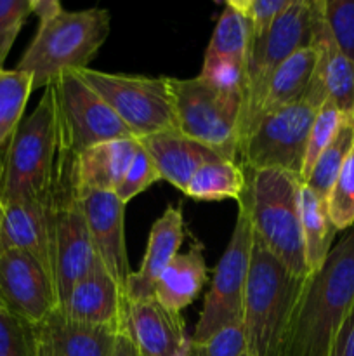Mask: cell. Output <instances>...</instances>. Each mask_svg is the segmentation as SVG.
Segmentation results:
<instances>
[{
  "instance_id": "obj_15",
  "label": "cell",
  "mask_w": 354,
  "mask_h": 356,
  "mask_svg": "<svg viewBox=\"0 0 354 356\" xmlns=\"http://www.w3.org/2000/svg\"><path fill=\"white\" fill-rule=\"evenodd\" d=\"M78 193L96 257L125 289L132 273L125 245V204L115 191L90 190Z\"/></svg>"
},
{
  "instance_id": "obj_41",
  "label": "cell",
  "mask_w": 354,
  "mask_h": 356,
  "mask_svg": "<svg viewBox=\"0 0 354 356\" xmlns=\"http://www.w3.org/2000/svg\"><path fill=\"white\" fill-rule=\"evenodd\" d=\"M113 356H139L137 350L132 344V341L128 339V336L125 332H121L117 339V346H115Z\"/></svg>"
},
{
  "instance_id": "obj_22",
  "label": "cell",
  "mask_w": 354,
  "mask_h": 356,
  "mask_svg": "<svg viewBox=\"0 0 354 356\" xmlns=\"http://www.w3.org/2000/svg\"><path fill=\"white\" fill-rule=\"evenodd\" d=\"M141 143L137 138L101 143L76 156L78 191H117Z\"/></svg>"
},
{
  "instance_id": "obj_33",
  "label": "cell",
  "mask_w": 354,
  "mask_h": 356,
  "mask_svg": "<svg viewBox=\"0 0 354 356\" xmlns=\"http://www.w3.org/2000/svg\"><path fill=\"white\" fill-rule=\"evenodd\" d=\"M323 16L339 51L354 63V0H323Z\"/></svg>"
},
{
  "instance_id": "obj_28",
  "label": "cell",
  "mask_w": 354,
  "mask_h": 356,
  "mask_svg": "<svg viewBox=\"0 0 354 356\" xmlns=\"http://www.w3.org/2000/svg\"><path fill=\"white\" fill-rule=\"evenodd\" d=\"M354 148V117H347L344 124L340 125L339 132L335 138L332 139L325 152L319 155L316 160L314 167H312L311 174H309L305 186L311 188L318 197L323 200H328V195L332 191L333 184H335L337 176L342 170L344 163H346L347 156L351 155Z\"/></svg>"
},
{
  "instance_id": "obj_23",
  "label": "cell",
  "mask_w": 354,
  "mask_h": 356,
  "mask_svg": "<svg viewBox=\"0 0 354 356\" xmlns=\"http://www.w3.org/2000/svg\"><path fill=\"white\" fill-rule=\"evenodd\" d=\"M205 245L193 238L189 249L177 254L167 266L155 287V298L165 308L180 313L193 305L207 282V263H205Z\"/></svg>"
},
{
  "instance_id": "obj_37",
  "label": "cell",
  "mask_w": 354,
  "mask_h": 356,
  "mask_svg": "<svg viewBox=\"0 0 354 356\" xmlns=\"http://www.w3.org/2000/svg\"><path fill=\"white\" fill-rule=\"evenodd\" d=\"M31 14V0H0V68Z\"/></svg>"
},
{
  "instance_id": "obj_9",
  "label": "cell",
  "mask_w": 354,
  "mask_h": 356,
  "mask_svg": "<svg viewBox=\"0 0 354 356\" xmlns=\"http://www.w3.org/2000/svg\"><path fill=\"white\" fill-rule=\"evenodd\" d=\"M80 76L103 97L134 138L177 131L169 76H142L80 70Z\"/></svg>"
},
{
  "instance_id": "obj_13",
  "label": "cell",
  "mask_w": 354,
  "mask_h": 356,
  "mask_svg": "<svg viewBox=\"0 0 354 356\" xmlns=\"http://www.w3.org/2000/svg\"><path fill=\"white\" fill-rule=\"evenodd\" d=\"M0 302L3 312L38 325L58 308L54 280L30 254L6 250L0 254Z\"/></svg>"
},
{
  "instance_id": "obj_8",
  "label": "cell",
  "mask_w": 354,
  "mask_h": 356,
  "mask_svg": "<svg viewBox=\"0 0 354 356\" xmlns=\"http://www.w3.org/2000/svg\"><path fill=\"white\" fill-rule=\"evenodd\" d=\"M49 86L54 94L58 149L78 156L101 143L134 138L78 72L61 73Z\"/></svg>"
},
{
  "instance_id": "obj_11",
  "label": "cell",
  "mask_w": 354,
  "mask_h": 356,
  "mask_svg": "<svg viewBox=\"0 0 354 356\" xmlns=\"http://www.w3.org/2000/svg\"><path fill=\"white\" fill-rule=\"evenodd\" d=\"M312 45V3L311 0H292L290 6L260 37L253 38L246 65V89L243 99V132L252 122L264 87L274 72L297 51Z\"/></svg>"
},
{
  "instance_id": "obj_1",
  "label": "cell",
  "mask_w": 354,
  "mask_h": 356,
  "mask_svg": "<svg viewBox=\"0 0 354 356\" xmlns=\"http://www.w3.org/2000/svg\"><path fill=\"white\" fill-rule=\"evenodd\" d=\"M354 309V226L332 247L321 268L305 277L281 356H328Z\"/></svg>"
},
{
  "instance_id": "obj_7",
  "label": "cell",
  "mask_w": 354,
  "mask_h": 356,
  "mask_svg": "<svg viewBox=\"0 0 354 356\" xmlns=\"http://www.w3.org/2000/svg\"><path fill=\"white\" fill-rule=\"evenodd\" d=\"M169 86L177 131L207 146L222 160L236 162L243 115L242 94L215 89L200 76H169Z\"/></svg>"
},
{
  "instance_id": "obj_17",
  "label": "cell",
  "mask_w": 354,
  "mask_h": 356,
  "mask_svg": "<svg viewBox=\"0 0 354 356\" xmlns=\"http://www.w3.org/2000/svg\"><path fill=\"white\" fill-rule=\"evenodd\" d=\"M125 334L139 356H187L191 341L180 313L165 308L156 298L127 301Z\"/></svg>"
},
{
  "instance_id": "obj_34",
  "label": "cell",
  "mask_w": 354,
  "mask_h": 356,
  "mask_svg": "<svg viewBox=\"0 0 354 356\" xmlns=\"http://www.w3.org/2000/svg\"><path fill=\"white\" fill-rule=\"evenodd\" d=\"M0 356H38L35 325L0 312Z\"/></svg>"
},
{
  "instance_id": "obj_36",
  "label": "cell",
  "mask_w": 354,
  "mask_h": 356,
  "mask_svg": "<svg viewBox=\"0 0 354 356\" xmlns=\"http://www.w3.org/2000/svg\"><path fill=\"white\" fill-rule=\"evenodd\" d=\"M246 341L242 325L219 330L208 339L194 343L189 341L187 356H245Z\"/></svg>"
},
{
  "instance_id": "obj_16",
  "label": "cell",
  "mask_w": 354,
  "mask_h": 356,
  "mask_svg": "<svg viewBox=\"0 0 354 356\" xmlns=\"http://www.w3.org/2000/svg\"><path fill=\"white\" fill-rule=\"evenodd\" d=\"M6 250L30 254L54 280L51 191L44 197L3 202L0 254Z\"/></svg>"
},
{
  "instance_id": "obj_26",
  "label": "cell",
  "mask_w": 354,
  "mask_h": 356,
  "mask_svg": "<svg viewBox=\"0 0 354 356\" xmlns=\"http://www.w3.org/2000/svg\"><path fill=\"white\" fill-rule=\"evenodd\" d=\"M245 188V172L242 165L229 160L205 163L187 183L184 195L198 202L239 200Z\"/></svg>"
},
{
  "instance_id": "obj_5",
  "label": "cell",
  "mask_w": 354,
  "mask_h": 356,
  "mask_svg": "<svg viewBox=\"0 0 354 356\" xmlns=\"http://www.w3.org/2000/svg\"><path fill=\"white\" fill-rule=\"evenodd\" d=\"M58 160V120L51 86L10 138L2 160L0 198L44 197L51 191Z\"/></svg>"
},
{
  "instance_id": "obj_42",
  "label": "cell",
  "mask_w": 354,
  "mask_h": 356,
  "mask_svg": "<svg viewBox=\"0 0 354 356\" xmlns=\"http://www.w3.org/2000/svg\"><path fill=\"white\" fill-rule=\"evenodd\" d=\"M37 341H38V339H37ZM38 356H52L51 351H49L47 348H45L44 344L40 343V341H38Z\"/></svg>"
},
{
  "instance_id": "obj_10",
  "label": "cell",
  "mask_w": 354,
  "mask_h": 356,
  "mask_svg": "<svg viewBox=\"0 0 354 356\" xmlns=\"http://www.w3.org/2000/svg\"><path fill=\"white\" fill-rule=\"evenodd\" d=\"M316 113V108L298 101L257 118L239 139L242 169H276L301 177Z\"/></svg>"
},
{
  "instance_id": "obj_35",
  "label": "cell",
  "mask_w": 354,
  "mask_h": 356,
  "mask_svg": "<svg viewBox=\"0 0 354 356\" xmlns=\"http://www.w3.org/2000/svg\"><path fill=\"white\" fill-rule=\"evenodd\" d=\"M160 179H162V176H160L155 162H153L151 156L148 155V152L141 146L137 155H135L134 162L128 167L124 181H121L120 186L117 188L115 193L120 198L121 204H128L132 198L141 195L142 191L148 190L149 186H153V184Z\"/></svg>"
},
{
  "instance_id": "obj_24",
  "label": "cell",
  "mask_w": 354,
  "mask_h": 356,
  "mask_svg": "<svg viewBox=\"0 0 354 356\" xmlns=\"http://www.w3.org/2000/svg\"><path fill=\"white\" fill-rule=\"evenodd\" d=\"M316 61H318V51L312 45L301 49L292 58H288L267 80L262 99H260L259 108H257L250 125L262 115L273 113L280 108L290 106V104L302 101L309 82H311ZM248 127H246V131H248Z\"/></svg>"
},
{
  "instance_id": "obj_31",
  "label": "cell",
  "mask_w": 354,
  "mask_h": 356,
  "mask_svg": "<svg viewBox=\"0 0 354 356\" xmlns=\"http://www.w3.org/2000/svg\"><path fill=\"white\" fill-rule=\"evenodd\" d=\"M328 214L337 232L354 226V148L328 195Z\"/></svg>"
},
{
  "instance_id": "obj_39",
  "label": "cell",
  "mask_w": 354,
  "mask_h": 356,
  "mask_svg": "<svg viewBox=\"0 0 354 356\" xmlns=\"http://www.w3.org/2000/svg\"><path fill=\"white\" fill-rule=\"evenodd\" d=\"M328 356H354V309L340 327Z\"/></svg>"
},
{
  "instance_id": "obj_4",
  "label": "cell",
  "mask_w": 354,
  "mask_h": 356,
  "mask_svg": "<svg viewBox=\"0 0 354 356\" xmlns=\"http://www.w3.org/2000/svg\"><path fill=\"white\" fill-rule=\"evenodd\" d=\"M110 10L92 7L62 10L47 23L38 24L37 35L17 61L16 70L33 76V90L47 87L65 72H80L110 35Z\"/></svg>"
},
{
  "instance_id": "obj_6",
  "label": "cell",
  "mask_w": 354,
  "mask_h": 356,
  "mask_svg": "<svg viewBox=\"0 0 354 356\" xmlns=\"http://www.w3.org/2000/svg\"><path fill=\"white\" fill-rule=\"evenodd\" d=\"M52 263L58 308L96 261L76 184V156L58 149L51 186Z\"/></svg>"
},
{
  "instance_id": "obj_14",
  "label": "cell",
  "mask_w": 354,
  "mask_h": 356,
  "mask_svg": "<svg viewBox=\"0 0 354 356\" xmlns=\"http://www.w3.org/2000/svg\"><path fill=\"white\" fill-rule=\"evenodd\" d=\"M312 3V47L318 51L314 72L302 101L319 108L332 101L342 115L354 117V63L339 51L323 16V0Z\"/></svg>"
},
{
  "instance_id": "obj_25",
  "label": "cell",
  "mask_w": 354,
  "mask_h": 356,
  "mask_svg": "<svg viewBox=\"0 0 354 356\" xmlns=\"http://www.w3.org/2000/svg\"><path fill=\"white\" fill-rule=\"evenodd\" d=\"M301 222L305 247V264L309 273H312L321 268L332 250L337 228L330 219L326 200L318 197L305 184H302L301 190Z\"/></svg>"
},
{
  "instance_id": "obj_32",
  "label": "cell",
  "mask_w": 354,
  "mask_h": 356,
  "mask_svg": "<svg viewBox=\"0 0 354 356\" xmlns=\"http://www.w3.org/2000/svg\"><path fill=\"white\" fill-rule=\"evenodd\" d=\"M201 80L224 92L242 94L245 99L246 89V65L226 56H210L203 58L200 72Z\"/></svg>"
},
{
  "instance_id": "obj_30",
  "label": "cell",
  "mask_w": 354,
  "mask_h": 356,
  "mask_svg": "<svg viewBox=\"0 0 354 356\" xmlns=\"http://www.w3.org/2000/svg\"><path fill=\"white\" fill-rule=\"evenodd\" d=\"M346 118V115H342V111H340L332 101H326V103L319 108L318 113H316L314 117V122H312L311 125V132H309L307 149H305V159L301 174L302 183L307 181L316 160H318L319 155L325 152L326 146L332 143V139L335 138L340 125L344 124Z\"/></svg>"
},
{
  "instance_id": "obj_20",
  "label": "cell",
  "mask_w": 354,
  "mask_h": 356,
  "mask_svg": "<svg viewBox=\"0 0 354 356\" xmlns=\"http://www.w3.org/2000/svg\"><path fill=\"white\" fill-rule=\"evenodd\" d=\"M37 339L52 356H113L120 330L69 320L59 308L35 325Z\"/></svg>"
},
{
  "instance_id": "obj_19",
  "label": "cell",
  "mask_w": 354,
  "mask_h": 356,
  "mask_svg": "<svg viewBox=\"0 0 354 356\" xmlns=\"http://www.w3.org/2000/svg\"><path fill=\"white\" fill-rule=\"evenodd\" d=\"M184 240V218L180 205H169L149 229L146 252L141 268L132 271L125 284V298L128 302L155 298L158 278L179 254Z\"/></svg>"
},
{
  "instance_id": "obj_21",
  "label": "cell",
  "mask_w": 354,
  "mask_h": 356,
  "mask_svg": "<svg viewBox=\"0 0 354 356\" xmlns=\"http://www.w3.org/2000/svg\"><path fill=\"white\" fill-rule=\"evenodd\" d=\"M137 139L155 162L162 179L177 188L183 195L191 177L201 165L222 160L207 146L186 138L179 131L158 132Z\"/></svg>"
},
{
  "instance_id": "obj_40",
  "label": "cell",
  "mask_w": 354,
  "mask_h": 356,
  "mask_svg": "<svg viewBox=\"0 0 354 356\" xmlns=\"http://www.w3.org/2000/svg\"><path fill=\"white\" fill-rule=\"evenodd\" d=\"M62 10L65 9L58 0H31V14L38 17V24L47 23Z\"/></svg>"
},
{
  "instance_id": "obj_45",
  "label": "cell",
  "mask_w": 354,
  "mask_h": 356,
  "mask_svg": "<svg viewBox=\"0 0 354 356\" xmlns=\"http://www.w3.org/2000/svg\"><path fill=\"white\" fill-rule=\"evenodd\" d=\"M0 312H3V306H2V302H0Z\"/></svg>"
},
{
  "instance_id": "obj_44",
  "label": "cell",
  "mask_w": 354,
  "mask_h": 356,
  "mask_svg": "<svg viewBox=\"0 0 354 356\" xmlns=\"http://www.w3.org/2000/svg\"><path fill=\"white\" fill-rule=\"evenodd\" d=\"M0 179H2V160H0Z\"/></svg>"
},
{
  "instance_id": "obj_2",
  "label": "cell",
  "mask_w": 354,
  "mask_h": 356,
  "mask_svg": "<svg viewBox=\"0 0 354 356\" xmlns=\"http://www.w3.org/2000/svg\"><path fill=\"white\" fill-rule=\"evenodd\" d=\"M238 205L248 218L253 240L266 247L290 273L307 277L301 222L302 181L285 170H248Z\"/></svg>"
},
{
  "instance_id": "obj_43",
  "label": "cell",
  "mask_w": 354,
  "mask_h": 356,
  "mask_svg": "<svg viewBox=\"0 0 354 356\" xmlns=\"http://www.w3.org/2000/svg\"><path fill=\"white\" fill-rule=\"evenodd\" d=\"M2 221H3V202L0 198V233H2Z\"/></svg>"
},
{
  "instance_id": "obj_3",
  "label": "cell",
  "mask_w": 354,
  "mask_h": 356,
  "mask_svg": "<svg viewBox=\"0 0 354 356\" xmlns=\"http://www.w3.org/2000/svg\"><path fill=\"white\" fill-rule=\"evenodd\" d=\"M305 277H295L253 240L242 327L250 356H281Z\"/></svg>"
},
{
  "instance_id": "obj_27",
  "label": "cell",
  "mask_w": 354,
  "mask_h": 356,
  "mask_svg": "<svg viewBox=\"0 0 354 356\" xmlns=\"http://www.w3.org/2000/svg\"><path fill=\"white\" fill-rule=\"evenodd\" d=\"M252 42L253 31L248 19L233 6L231 0H228L224 3L222 14L219 16L210 42H208L205 58L226 56V58H233L243 63V65H248Z\"/></svg>"
},
{
  "instance_id": "obj_18",
  "label": "cell",
  "mask_w": 354,
  "mask_h": 356,
  "mask_svg": "<svg viewBox=\"0 0 354 356\" xmlns=\"http://www.w3.org/2000/svg\"><path fill=\"white\" fill-rule=\"evenodd\" d=\"M59 309L75 322L117 327L120 332H125V289L108 273L97 257L85 277L73 285Z\"/></svg>"
},
{
  "instance_id": "obj_12",
  "label": "cell",
  "mask_w": 354,
  "mask_h": 356,
  "mask_svg": "<svg viewBox=\"0 0 354 356\" xmlns=\"http://www.w3.org/2000/svg\"><path fill=\"white\" fill-rule=\"evenodd\" d=\"M252 247V226L245 212L238 209L231 240L215 268L210 291L205 296L203 308L191 341L200 343L217 334L219 330L242 325Z\"/></svg>"
},
{
  "instance_id": "obj_29",
  "label": "cell",
  "mask_w": 354,
  "mask_h": 356,
  "mask_svg": "<svg viewBox=\"0 0 354 356\" xmlns=\"http://www.w3.org/2000/svg\"><path fill=\"white\" fill-rule=\"evenodd\" d=\"M31 92L33 76L30 73L0 68V148L19 127Z\"/></svg>"
},
{
  "instance_id": "obj_38",
  "label": "cell",
  "mask_w": 354,
  "mask_h": 356,
  "mask_svg": "<svg viewBox=\"0 0 354 356\" xmlns=\"http://www.w3.org/2000/svg\"><path fill=\"white\" fill-rule=\"evenodd\" d=\"M231 3L248 19L253 38H257L280 17L292 0H231Z\"/></svg>"
},
{
  "instance_id": "obj_46",
  "label": "cell",
  "mask_w": 354,
  "mask_h": 356,
  "mask_svg": "<svg viewBox=\"0 0 354 356\" xmlns=\"http://www.w3.org/2000/svg\"><path fill=\"white\" fill-rule=\"evenodd\" d=\"M245 356H250V355H245Z\"/></svg>"
}]
</instances>
